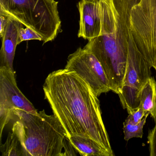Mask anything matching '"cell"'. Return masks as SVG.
I'll list each match as a JSON object with an SVG mask.
<instances>
[{
  "label": "cell",
  "mask_w": 156,
  "mask_h": 156,
  "mask_svg": "<svg viewBox=\"0 0 156 156\" xmlns=\"http://www.w3.org/2000/svg\"><path fill=\"white\" fill-rule=\"evenodd\" d=\"M79 11L78 38L88 41L101 35V21L98 0H80L77 4Z\"/></svg>",
  "instance_id": "9"
},
{
  "label": "cell",
  "mask_w": 156,
  "mask_h": 156,
  "mask_svg": "<svg viewBox=\"0 0 156 156\" xmlns=\"http://www.w3.org/2000/svg\"><path fill=\"white\" fill-rule=\"evenodd\" d=\"M149 115H147L139 123L133 124L125 120L123 123L124 139L128 141L132 138H141L143 135V128Z\"/></svg>",
  "instance_id": "14"
},
{
  "label": "cell",
  "mask_w": 156,
  "mask_h": 156,
  "mask_svg": "<svg viewBox=\"0 0 156 156\" xmlns=\"http://www.w3.org/2000/svg\"><path fill=\"white\" fill-rule=\"evenodd\" d=\"M24 25L22 24L20 27L18 34V44H19L24 41H30V40H38L42 41L41 36L37 34L35 32L28 28L25 27L24 28Z\"/></svg>",
  "instance_id": "15"
},
{
  "label": "cell",
  "mask_w": 156,
  "mask_h": 156,
  "mask_svg": "<svg viewBox=\"0 0 156 156\" xmlns=\"http://www.w3.org/2000/svg\"><path fill=\"white\" fill-rule=\"evenodd\" d=\"M65 68L81 77L97 97L111 91L108 78L100 62L85 47H79L69 55Z\"/></svg>",
  "instance_id": "7"
},
{
  "label": "cell",
  "mask_w": 156,
  "mask_h": 156,
  "mask_svg": "<svg viewBox=\"0 0 156 156\" xmlns=\"http://www.w3.org/2000/svg\"><path fill=\"white\" fill-rule=\"evenodd\" d=\"M139 107L156 122V82L153 77L151 76L141 89Z\"/></svg>",
  "instance_id": "12"
},
{
  "label": "cell",
  "mask_w": 156,
  "mask_h": 156,
  "mask_svg": "<svg viewBox=\"0 0 156 156\" xmlns=\"http://www.w3.org/2000/svg\"><path fill=\"white\" fill-rule=\"evenodd\" d=\"M139 0H98L101 35L88 41L85 48L99 61L111 91L118 94L126 68L130 34V14Z\"/></svg>",
  "instance_id": "2"
},
{
  "label": "cell",
  "mask_w": 156,
  "mask_h": 156,
  "mask_svg": "<svg viewBox=\"0 0 156 156\" xmlns=\"http://www.w3.org/2000/svg\"><path fill=\"white\" fill-rule=\"evenodd\" d=\"M151 66L139 50L130 32L126 68L123 85L118 95L129 114L138 109L141 89L151 77Z\"/></svg>",
  "instance_id": "5"
},
{
  "label": "cell",
  "mask_w": 156,
  "mask_h": 156,
  "mask_svg": "<svg viewBox=\"0 0 156 156\" xmlns=\"http://www.w3.org/2000/svg\"><path fill=\"white\" fill-rule=\"evenodd\" d=\"M43 90L45 99L68 138L79 136L92 139L111 156H115L103 122L98 97L88 84L65 68L48 76Z\"/></svg>",
  "instance_id": "1"
},
{
  "label": "cell",
  "mask_w": 156,
  "mask_h": 156,
  "mask_svg": "<svg viewBox=\"0 0 156 156\" xmlns=\"http://www.w3.org/2000/svg\"><path fill=\"white\" fill-rule=\"evenodd\" d=\"M147 115L149 114H146L142 108L138 107L136 111L129 114L128 116L125 120L133 124H137L142 120L143 118Z\"/></svg>",
  "instance_id": "17"
},
{
  "label": "cell",
  "mask_w": 156,
  "mask_h": 156,
  "mask_svg": "<svg viewBox=\"0 0 156 156\" xmlns=\"http://www.w3.org/2000/svg\"><path fill=\"white\" fill-rule=\"evenodd\" d=\"M10 17L4 12L0 11V36H3L5 29L9 22Z\"/></svg>",
  "instance_id": "18"
},
{
  "label": "cell",
  "mask_w": 156,
  "mask_h": 156,
  "mask_svg": "<svg viewBox=\"0 0 156 156\" xmlns=\"http://www.w3.org/2000/svg\"><path fill=\"white\" fill-rule=\"evenodd\" d=\"M153 68H154V69H155V71H156V63H155V66H154V67H153Z\"/></svg>",
  "instance_id": "19"
},
{
  "label": "cell",
  "mask_w": 156,
  "mask_h": 156,
  "mask_svg": "<svg viewBox=\"0 0 156 156\" xmlns=\"http://www.w3.org/2000/svg\"><path fill=\"white\" fill-rule=\"evenodd\" d=\"M1 151L2 156H24V150L18 133L12 129L9 132L6 142L1 144Z\"/></svg>",
  "instance_id": "13"
},
{
  "label": "cell",
  "mask_w": 156,
  "mask_h": 156,
  "mask_svg": "<svg viewBox=\"0 0 156 156\" xmlns=\"http://www.w3.org/2000/svg\"><path fill=\"white\" fill-rule=\"evenodd\" d=\"M130 30L141 54L153 68L156 61V0H139L132 7Z\"/></svg>",
  "instance_id": "6"
},
{
  "label": "cell",
  "mask_w": 156,
  "mask_h": 156,
  "mask_svg": "<svg viewBox=\"0 0 156 156\" xmlns=\"http://www.w3.org/2000/svg\"><path fill=\"white\" fill-rule=\"evenodd\" d=\"M20 109L37 114L33 104L21 92L17 86L14 71L0 67V138L6 125L12 118L13 111Z\"/></svg>",
  "instance_id": "8"
},
{
  "label": "cell",
  "mask_w": 156,
  "mask_h": 156,
  "mask_svg": "<svg viewBox=\"0 0 156 156\" xmlns=\"http://www.w3.org/2000/svg\"><path fill=\"white\" fill-rule=\"evenodd\" d=\"M154 127L150 129L147 136L150 156H156V122Z\"/></svg>",
  "instance_id": "16"
},
{
  "label": "cell",
  "mask_w": 156,
  "mask_h": 156,
  "mask_svg": "<svg viewBox=\"0 0 156 156\" xmlns=\"http://www.w3.org/2000/svg\"><path fill=\"white\" fill-rule=\"evenodd\" d=\"M13 115L19 118L12 128L18 133L24 156H76L63 125L54 115L44 110L34 114L15 109Z\"/></svg>",
  "instance_id": "3"
},
{
  "label": "cell",
  "mask_w": 156,
  "mask_h": 156,
  "mask_svg": "<svg viewBox=\"0 0 156 156\" xmlns=\"http://www.w3.org/2000/svg\"><path fill=\"white\" fill-rule=\"evenodd\" d=\"M22 23L10 17L2 39L0 51V67H5L14 71L13 62L18 44V34Z\"/></svg>",
  "instance_id": "10"
},
{
  "label": "cell",
  "mask_w": 156,
  "mask_h": 156,
  "mask_svg": "<svg viewBox=\"0 0 156 156\" xmlns=\"http://www.w3.org/2000/svg\"><path fill=\"white\" fill-rule=\"evenodd\" d=\"M58 3L55 0H0V11L31 29L44 44L61 31Z\"/></svg>",
  "instance_id": "4"
},
{
  "label": "cell",
  "mask_w": 156,
  "mask_h": 156,
  "mask_svg": "<svg viewBox=\"0 0 156 156\" xmlns=\"http://www.w3.org/2000/svg\"><path fill=\"white\" fill-rule=\"evenodd\" d=\"M76 152L83 156H111L109 152L96 141L89 138L79 136L69 137Z\"/></svg>",
  "instance_id": "11"
}]
</instances>
